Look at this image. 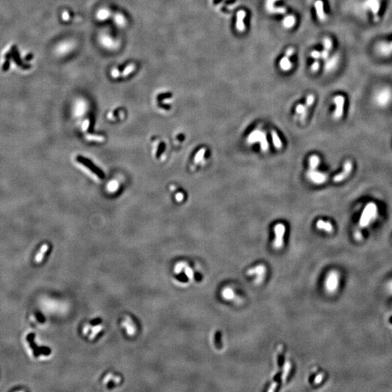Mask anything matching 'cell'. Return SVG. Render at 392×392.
<instances>
[{"label": "cell", "instance_id": "1", "mask_svg": "<svg viewBox=\"0 0 392 392\" xmlns=\"http://www.w3.org/2000/svg\"><path fill=\"white\" fill-rule=\"evenodd\" d=\"M378 208L374 203H369L366 205L359 220V225L362 227H367L377 216Z\"/></svg>", "mask_w": 392, "mask_h": 392}, {"label": "cell", "instance_id": "2", "mask_svg": "<svg viewBox=\"0 0 392 392\" xmlns=\"http://www.w3.org/2000/svg\"><path fill=\"white\" fill-rule=\"evenodd\" d=\"M247 142L248 144H254V143H260L261 149L263 152H267L269 149V143L267 139L266 134L262 130L256 129L250 133L247 138Z\"/></svg>", "mask_w": 392, "mask_h": 392}, {"label": "cell", "instance_id": "3", "mask_svg": "<svg viewBox=\"0 0 392 392\" xmlns=\"http://www.w3.org/2000/svg\"><path fill=\"white\" fill-rule=\"evenodd\" d=\"M339 274L336 271H331L328 274L325 280V288L330 294L335 293L339 286Z\"/></svg>", "mask_w": 392, "mask_h": 392}, {"label": "cell", "instance_id": "4", "mask_svg": "<svg viewBox=\"0 0 392 392\" xmlns=\"http://www.w3.org/2000/svg\"><path fill=\"white\" fill-rule=\"evenodd\" d=\"M275 238L273 242V246L276 249H280L283 246V238L285 232V226L282 223H279L274 228Z\"/></svg>", "mask_w": 392, "mask_h": 392}, {"label": "cell", "instance_id": "5", "mask_svg": "<svg viewBox=\"0 0 392 392\" xmlns=\"http://www.w3.org/2000/svg\"><path fill=\"white\" fill-rule=\"evenodd\" d=\"M333 102L336 104V109H335L334 113H333V118L335 120H339L343 116L345 98L342 95H337L335 97Z\"/></svg>", "mask_w": 392, "mask_h": 392}, {"label": "cell", "instance_id": "6", "mask_svg": "<svg viewBox=\"0 0 392 392\" xmlns=\"http://www.w3.org/2000/svg\"><path fill=\"white\" fill-rule=\"evenodd\" d=\"M353 169V163L351 160H346L344 164V169L341 173H339L333 177L335 182H340L344 181L350 175Z\"/></svg>", "mask_w": 392, "mask_h": 392}, {"label": "cell", "instance_id": "7", "mask_svg": "<svg viewBox=\"0 0 392 392\" xmlns=\"http://www.w3.org/2000/svg\"><path fill=\"white\" fill-rule=\"evenodd\" d=\"M247 273L248 275H256V283H261L263 281L266 274V267L262 264L257 265L255 267L248 269Z\"/></svg>", "mask_w": 392, "mask_h": 392}, {"label": "cell", "instance_id": "8", "mask_svg": "<svg viewBox=\"0 0 392 392\" xmlns=\"http://www.w3.org/2000/svg\"><path fill=\"white\" fill-rule=\"evenodd\" d=\"M294 49L290 47L285 52V55L280 61V67L284 71H288L292 68V63L290 61V58L294 55Z\"/></svg>", "mask_w": 392, "mask_h": 392}, {"label": "cell", "instance_id": "9", "mask_svg": "<svg viewBox=\"0 0 392 392\" xmlns=\"http://www.w3.org/2000/svg\"><path fill=\"white\" fill-rule=\"evenodd\" d=\"M307 177L312 182L317 185L323 184L327 180V176L323 173L316 172V170H309L307 173Z\"/></svg>", "mask_w": 392, "mask_h": 392}, {"label": "cell", "instance_id": "10", "mask_svg": "<svg viewBox=\"0 0 392 392\" xmlns=\"http://www.w3.org/2000/svg\"><path fill=\"white\" fill-rule=\"evenodd\" d=\"M277 0H267L266 8L269 13L272 14H284L286 10L284 7H277L274 6V3Z\"/></svg>", "mask_w": 392, "mask_h": 392}, {"label": "cell", "instance_id": "11", "mask_svg": "<svg viewBox=\"0 0 392 392\" xmlns=\"http://www.w3.org/2000/svg\"><path fill=\"white\" fill-rule=\"evenodd\" d=\"M246 15V12L244 10H240L237 13V21H236V29L238 31L243 32L245 31V26L244 24V18Z\"/></svg>", "mask_w": 392, "mask_h": 392}, {"label": "cell", "instance_id": "12", "mask_svg": "<svg viewBox=\"0 0 392 392\" xmlns=\"http://www.w3.org/2000/svg\"><path fill=\"white\" fill-rule=\"evenodd\" d=\"M365 4L367 7L370 9V10L373 12V16L376 18L378 14L379 10H380V0H366Z\"/></svg>", "mask_w": 392, "mask_h": 392}, {"label": "cell", "instance_id": "13", "mask_svg": "<svg viewBox=\"0 0 392 392\" xmlns=\"http://www.w3.org/2000/svg\"><path fill=\"white\" fill-rule=\"evenodd\" d=\"M314 6H315L317 18H319V21H324L325 19V12H324L323 1L322 0H317V1H316Z\"/></svg>", "mask_w": 392, "mask_h": 392}, {"label": "cell", "instance_id": "14", "mask_svg": "<svg viewBox=\"0 0 392 392\" xmlns=\"http://www.w3.org/2000/svg\"><path fill=\"white\" fill-rule=\"evenodd\" d=\"M316 227L318 228L319 229H321V230H324L325 232L331 233L333 231V227L332 226V225L330 222H325V221L319 220L317 221V224H316Z\"/></svg>", "mask_w": 392, "mask_h": 392}, {"label": "cell", "instance_id": "15", "mask_svg": "<svg viewBox=\"0 0 392 392\" xmlns=\"http://www.w3.org/2000/svg\"><path fill=\"white\" fill-rule=\"evenodd\" d=\"M222 296L225 299V300L227 301H234L236 300V295L234 294V291L232 289V288H229V287H227V288H224L223 290L222 291Z\"/></svg>", "mask_w": 392, "mask_h": 392}, {"label": "cell", "instance_id": "16", "mask_svg": "<svg viewBox=\"0 0 392 392\" xmlns=\"http://www.w3.org/2000/svg\"><path fill=\"white\" fill-rule=\"evenodd\" d=\"M48 249H49V245L47 244H44L41 245V248H40L38 252L37 253L36 257H35V262H36V263H40V262H42L44 255H45V254L47 253V251H48Z\"/></svg>", "mask_w": 392, "mask_h": 392}, {"label": "cell", "instance_id": "17", "mask_svg": "<svg viewBox=\"0 0 392 392\" xmlns=\"http://www.w3.org/2000/svg\"><path fill=\"white\" fill-rule=\"evenodd\" d=\"M122 325L124 328H126V332H127L129 335L133 334V333L135 332V325H134L132 319L129 318V317H126V318L123 320Z\"/></svg>", "mask_w": 392, "mask_h": 392}, {"label": "cell", "instance_id": "18", "mask_svg": "<svg viewBox=\"0 0 392 392\" xmlns=\"http://www.w3.org/2000/svg\"><path fill=\"white\" fill-rule=\"evenodd\" d=\"M296 18L295 16L292 15H287L285 18L283 19V21H282V24H283L284 27L286 28V29H291L292 28L293 26H294V25L296 24Z\"/></svg>", "mask_w": 392, "mask_h": 392}, {"label": "cell", "instance_id": "19", "mask_svg": "<svg viewBox=\"0 0 392 392\" xmlns=\"http://www.w3.org/2000/svg\"><path fill=\"white\" fill-rule=\"evenodd\" d=\"M319 158L317 155H311L309 160V170H316L318 167L319 164Z\"/></svg>", "mask_w": 392, "mask_h": 392}, {"label": "cell", "instance_id": "20", "mask_svg": "<svg viewBox=\"0 0 392 392\" xmlns=\"http://www.w3.org/2000/svg\"><path fill=\"white\" fill-rule=\"evenodd\" d=\"M272 142H273V145L277 149H280L282 147V143L280 140V137H279L278 135H277V132L275 131H272Z\"/></svg>", "mask_w": 392, "mask_h": 392}, {"label": "cell", "instance_id": "21", "mask_svg": "<svg viewBox=\"0 0 392 392\" xmlns=\"http://www.w3.org/2000/svg\"><path fill=\"white\" fill-rule=\"evenodd\" d=\"M206 148H201V149L197 151V153H196L195 158H194V163L195 164H198L200 163L202 160H203V158H204V155L206 154Z\"/></svg>", "mask_w": 392, "mask_h": 392}, {"label": "cell", "instance_id": "22", "mask_svg": "<svg viewBox=\"0 0 392 392\" xmlns=\"http://www.w3.org/2000/svg\"><path fill=\"white\" fill-rule=\"evenodd\" d=\"M307 109H308V108L306 107V105L299 104L296 106V111L298 114L301 115V118L302 119H304V118H306Z\"/></svg>", "mask_w": 392, "mask_h": 392}, {"label": "cell", "instance_id": "23", "mask_svg": "<svg viewBox=\"0 0 392 392\" xmlns=\"http://www.w3.org/2000/svg\"><path fill=\"white\" fill-rule=\"evenodd\" d=\"M323 44H324V49L328 52H330L331 50L332 47H333V42H332V40L329 37H325V38L323 39Z\"/></svg>", "mask_w": 392, "mask_h": 392}, {"label": "cell", "instance_id": "24", "mask_svg": "<svg viewBox=\"0 0 392 392\" xmlns=\"http://www.w3.org/2000/svg\"><path fill=\"white\" fill-rule=\"evenodd\" d=\"M291 365L290 364V362H286L284 366V369H283V373H282V378H283V381H285V379L287 378L288 376V373H289L290 370H291Z\"/></svg>", "mask_w": 392, "mask_h": 392}, {"label": "cell", "instance_id": "25", "mask_svg": "<svg viewBox=\"0 0 392 392\" xmlns=\"http://www.w3.org/2000/svg\"><path fill=\"white\" fill-rule=\"evenodd\" d=\"M109 11L106 10H101L98 14V18L100 20H104L109 17Z\"/></svg>", "mask_w": 392, "mask_h": 392}, {"label": "cell", "instance_id": "26", "mask_svg": "<svg viewBox=\"0 0 392 392\" xmlns=\"http://www.w3.org/2000/svg\"><path fill=\"white\" fill-rule=\"evenodd\" d=\"M314 97L313 95H308L306 98V105L307 108L310 107V106L312 105V104L314 103Z\"/></svg>", "mask_w": 392, "mask_h": 392}, {"label": "cell", "instance_id": "27", "mask_svg": "<svg viewBox=\"0 0 392 392\" xmlns=\"http://www.w3.org/2000/svg\"><path fill=\"white\" fill-rule=\"evenodd\" d=\"M103 43L105 47H113V44H112V40L110 39L109 37H104L103 38Z\"/></svg>", "mask_w": 392, "mask_h": 392}, {"label": "cell", "instance_id": "28", "mask_svg": "<svg viewBox=\"0 0 392 392\" xmlns=\"http://www.w3.org/2000/svg\"><path fill=\"white\" fill-rule=\"evenodd\" d=\"M336 63H337L336 60H335L334 58H332L331 61H328V63H326V66H325V67H326L327 70H330V69L333 68L335 66V64H336Z\"/></svg>", "mask_w": 392, "mask_h": 392}, {"label": "cell", "instance_id": "29", "mask_svg": "<svg viewBox=\"0 0 392 392\" xmlns=\"http://www.w3.org/2000/svg\"><path fill=\"white\" fill-rule=\"evenodd\" d=\"M319 63L317 61H314V63H313V64L311 65V71L316 72V71H317L319 70Z\"/></svg>", "mask_w": 392, "mask_h": 392}, {"label": "cell", "instance_id": "30", "mask_svg": "<svg viewBox=\"0 0 392 392\" xmlns=\"http://www.w3.org/2000/svg\"><path fill=\"white\" fill-rule=\"evenodd\" d=\"M134 69H135V67H134L133 65H130V66H129L127 68H126V69H125L124 71H123V76L128 75V74L130 73L131 72H132V71L134 70Z\"/></svg>", "mask_w": 392, "mask_h": 392}, {"label": "cell", "instance_id": "31", "mask_svg": "<svg viewBox=\"0 0 392 392\" xmlns=\"http://www.w3.org/2000/svg\"><path fill=\"white\" fill-rule=\"evenodd\" d=\"M115 22L117 23L118 25H123L124 24V21H123V18L122 17V15H118L115 16Z\"/></svg>", "mask_w": 392, "mask_h": 392}, {"label": "cell", "instance_id": "32", "mask_svg": "<svg viewBox=\"0 0 392 392\" xmlns=\"http://www.w3.org/2000/svg\"><path fill=\"white\" fill-rule=\"evenodd\" d=\"M323 378H324V375L322 374V373H320V374H319L318 376H316L315 378H314V383H316V384L320 383L322 382Z\"/></svg>", "mask_w": 392, "mask_h": 392}, {"label": "cell", "instance_id": "33", "mask_svg": "<svg viewBox=\"0 0 392 392\" xmlns=\"http://www.w3.org/2000/svg\"><path fill=\"white\" fill-rule=\"evenodd\" d=\"M311 56L313 58L317 60L321 57V53L318 52V51H313V52H311Z\"/></svg>", "mask_w": 392, "mask_h": 392}, {"label": "cell", "instance_id": "34", "mask_svg": "<svg viewBox=\"0 0 392 392\" xmlns=\"http://www.w3.org/2000/svg\"><path fill=\"white\" fill-rule=\"evenodd\" d=\"M175 198L176 200H177V201L178 202L182 201V200L184 199V194H182V192H178V193L176 194Z\"/></svg>", "mask_w": 392, "mask_h": 392}, {"label": "cell", "instance_id": "35", "mask_svg": "<svg viewBox=\"0 0 392 392\" xmlns=\"http://www.w3.org/2000/svg\"><path fill=\"white\" fill-rule=\"evenodd\" d=\"M328 55H329V52L325 50V49H324V50L322 52V53H321V57H322L323 59H326V58H328Z\"/></svg>", "mask_w": 392, "mask_h": 392}, {"label": "cell", "instance_id": "36", "mask_svg": "<svg viewBox=\"0 0 392 392\" xmlns=\"http://www.w3.org/2000/svg\"><path fill=\"white\" fill-rule=\"evenodd\" d=\"M354 237H355L356 240H361V239L362 238V234H361V233L359 232H355V234H354Z\"/></svg>", "mask_w": 392, "mask_h": 392}, {"label": "cell", "instance_id": "37", "mask_svg": "<svg viewBox=\"0 0 392 392\" xmlns=\"http://www.w3.org/2000/svg\"><path fill=\"white\" fill-rule=\"evenodd\" d=\"M89 126V120H86V121H84V125H83V129L84 130H86L87 129V127Z\"/></svg>", "mask_w": 392, "mask_h": 392}]
</instances>
